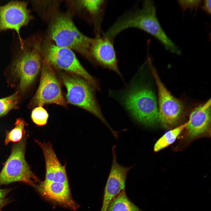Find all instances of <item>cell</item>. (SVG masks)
I'll list each match as a JSON object with an SVG mask.
<instances>
[{
    "instance_id": "6",
    "label": "cell",
    "mask_w": 211,
    "mask_h": 211,
    "mask_svg": "<svg viewBox=\"0 0 211 211\" xmlns=\"http://www.w3.org/2000/svg\"><path fill=\"white\" fill-rule=\"evenodd\" d=\"M28 136L25 131L22 139L13 145L11 154L0 172V186L21 182L33 187L40 182L25 159Z\"/></svg>"
},
{
    "instance_id": "1",
    "label": "cell",
    "mask_w": 211,
    "mask_h": 211,
    "mask_svg": "<svg viewBox=\"0 0 211 211\" xmlns=\"http://www.w3.org/2000/svg\"><path fill=\"white\" fill-rule=\"evenodd\" d=\"M130 28H138L146 32L158 40L167 50L178 55L181 54L178 47L161 27L153 1H144L141 9L127 13L120 17L104 33V35L113 40L122 31Z\"/></svg>"
},
{
    "instance_id": "9",
    "label": "cell",
    "mask_w": 211,
    "mask_h": 211,
    "mask_svg": "<svg viewBox=\"0 0 211 211\" xmlns=\"http://www.w3.org/2000/svg\"><path fill=\"white\" fill-rule=\"evenodd\" d=\"M148 63L158 89L159 121L164 127H170L176 124L180 118L183 110V104L172 95L162 82L151 59L148 60Z\"/></svg>"
},
{
    "instance_id": "17",
    "label": "cell",
    "mask_w": 211,
    "mask_h": 211,
    "mask_svg": "<svg viewBox=\"0 0 211 211\" xmlns=\"http://www.w3.org/2000/svg\"><path fill=\"white\" fill-rule=\"evenodd\" d=\"M107 211H142L129 199L124 190L112 200Z\"/></svg>"
},
{
    "instance_id": "18",
    "label": "cell",
    "mask_w": 211,
    "mask_h": 211,
    "mask_svg": "<svg viewBox=\"0 0 211 211\" xmlns=\"http://www.w3.org/2000/svg\"><path fill=\"white\" fill-rule=\"evenodd\" d=\"M187 122L172 130L166 132L155 143L154 152H158L173 143L182 131L186 128Z\"/></svg>"
},
{
    "instance_id": "4",
    "label": "cell",
    "mask_w": 211,
    "mask_h": 211,
    "mask_svg": "<svg viewBox=\"0 0 211 211\" xmlns=\"http://www.w3.org/2000/svg\"><path fill=\"white\" fill-rule=\"evenodd\" d=\"M123 96L125 106L138 123L152 127L159 121L156 98L152 90L147 86L135 84Z\"/></svg>"
},
{
    "instance_id": "15",
    "label": "cell",
    "mask_w": 211,
    "mask_h": 211,
    "mask_svg": "<svg viewBox=\"0 0 211 211\" xmlns=\"http://www.w3.org/2000/svg\"><path fill=\"white\" fill-rule=\"evenodd\" d=\"M211 121V99L195 108L191 112L186 128L190 137H194L208 129Z\"/></svg>"
},
{
    "instance_id": "21",
    "label": "cell",
    "mask_w": 211,
    "mask_h": 211,
    "mask_svg": "<svg viewBox=\"0 0 211 211\" xmlns=\"http://www.w3.org/2000/svg\"><path fill=\"white\" fill-rule=\"evenodd\" d=\"M49 114L47 111L42 106H38L32 111L31 118L33 122L38 126L46 125L47 122Z\"/></svg>"
},
{
    "instance_id": "22",
    "label": "cell",
    "mask_w": 211,
    "mask_h": 211,
    "mask_svg": "<svg viewBox=\"0 0 211 211\" xmlns=\"http://www.w3.org/2000/svg\"><path fill=\"white\" fill-rule=\"evenodd\" d=\"M181 8L184 11L189 9L192 11L196 10L202 4L201 0H178Z\"/></svg>"
},
{
    "instance_id": "24",
    "label": "cell",
    "mask_w": 211,
    "mask_h": 211,
    "mask_svg": "<svg viewBox=\"0 0 211 211\" xmlns=\"http://www.w3.org/2000/svg\"><path fill=\"white\" fill-rule=\"evenodd\" d=\"M202 3V8L203 11L207 14L211 13V0H205Z\"/></svg>"
},
{
    "instance_id": "14",
    "label": "cell",
    "mask_w": 211,
    "mask_h": 211,
    "mask_svg": "<svg viewBox=\"0 0 211 211\" xmlns=\"http://www.w3.org/2000/svg\"><path fill=\"white\" fill-rule=\"evenodd\" d=\"M35 141L43 152L45 163V182H54L69 184L65 165H62L57 158L52 144Z\"/></svg>"
},
{
    "instance_id": "8",
    "label": "cell",
    "mask_w": 211,
    "mask_h": 211,
    "mask_svg": "<svg viewBox=\"0 0 211 211\" xmlns=\"http://www.w3.org/2000/svg\"><path fill=\"white\" fill-rule=\"evenodd\" d=\"M52 67L46 59H43L39 85L32 101L34 106H42L53 103L66 106L60 84Z\"/></svg>"
},
{
    "instance_id": "20",
    "label": "cell",
    "mask_w": 211,
    "mask_h": 211,
    "mask_svg": "<svg viewBox=\"0 0 211 211\" xmlns=\"http://www.w3.org/2000/svg\"><path fill=\"white\" fill-rule=\"evenodd\" d=\"M18 95V92H17L8 96L0 99V117L5 115L16 107Z\"/></svg>"
},
{
    "instance_id": "7",
    "label": "cell",
    "mask_w": 211,
    "mask_h": 211,
    "mask_svg": "<svg viewBox=\"0 0 211 211\" xmlns=\"http://www.w3.org/2000/svg\"><path fill=\"white\" fill-rule=\"evenodd\" d=\"M42 51L43 57L52 67L80 76L96 89L100 90L98 80L84 68L72 50L48 42L42 44Z\"/></svg>"
},
{
    "instance_id": "19",
    "label": "cell",
    "mask_w": 211,
    "mask_h": 211,
    "mask_svg": "<svg viewBox=\"0 0 211 211\" xmlns=\"http://www.w3.org/2000/svg\"><path fill=\"white\" fill-rule=\"evenodd\" d=\"M26 122L22 118L16 119L15 127L11 130L6 131L5 144L7 145L10 142H16L20 141L22 139L24 132V128Z\"/></svg>"
},
{
    "instance_id": "23",
    "label": "cell",
    "mask_w": 211,
    "mask_h": 211,
    "mask_svg": "<svg viewBox=\"0 0 211 211\" xmlns=\"http://www.w3.org/2000/svg\"><path fill=\"white\" fill-rule=\"evenodd\" d=\"M12 190L11 188H0V211L4 207L11 202L12 200L6 196Z\"/></svg>"
},
{
    "instance_id": "11",
    "label": "cell",
    "mask_w": 211,
    "mask_h": 211,
    "mask_svg": "<svg viewBox=\"0 0 211 211\" xmlns=\"http://www.w3.org/2000/svg\"><path fill=\"white\" fill-rule=\"evenodd\" d=\"M116 145L112 147L113 160L111 167L104 189L103 202L100 211H107L112 200L122 190H125L126 177L130 170L135 165L125 167L117 160Z\"/></svg>"
},
{
    "instance_id": "13",
    "label": "cell",
    "mask_w": 211,
    "mask_h": 211,
    "mask_svg": "<svg viewBox=\"0 0 211 211\" xmlns=\"http://www.w3.org/2000/svg\"><path fill=\"white\" fill-rule=\"evenodd\" d=\"M33 187L42 197L54 203L74 210L78 207L72 198L69 184L43 181Z\"/></svg>"
},
{
    "instance_id": "25",
    "label": "cell",
    "mask_w": 211,
    "mask_h": 211,
    "mask_svg": "<svg viewBox=\"0 0 211 211\" xmlns=\"http://www.w3.org/2000/svg\"></svg>"
},
{
    "instance_id": "5",
    "label": "cell",
    "mask_w": 211,
    "mask_h": 211,
    "mask_svg": "<svg viewBox=\"0 0 211 211\" xmlns=\"http://www.w3.org/2000/svg\"><path fill=\"white\" fill-rule=\"evenodd\" d=\"M62 80L65 86L67 102L91 113L99 118L109 128L114 137L118 135L103 116L95 98L92 86L85 79L76 76L62 73Z\"/></svg>"
},
{
    "instance_id": "16",
    "label": "cell",
    "mask_w": 211,
    "mask_h": 211,
    "mask_svg": "<svg viewBox=\"0 0 211 211\" xmlns=\"http://www.w3.org/2000/svg\"><path fill=\"white\" fill-rule=\"evenodd\" d=\"M79 1L88 14L96 36L103 35L104 33L101 25L107 4V1L84 0Z\"/></svg>"
},
{
    "instance_id": "10",
    "label": "cell",
    "mask_w": 211,
    "mask_h": 211,
    "mask_svg": "<svg viewBox=\"0 0 211 211\" xmlns=\"http://www.w3.org/2000/svg\"><path fill=\"white\" fill-rule=\"evenodd\" d=\"M28 4L25 1H13L0 6V31L8 29L15 31L21 46L23 40L20 35V29L27 26L33 18Z\"/></svg>"
},
{
    "instance_id": "3",
    "label": "cell",
    "mask_w": 211,
    "mask_h": 211,
    "mask_svg": "<svg viewBox=\"0 0 211 211\" xmlns=\"http://www.w3.org/2000/svg\"><path fill=\"white\" fill-rule=\"evenodd\" d=\"M49 33L56 46L75 51L91 60L90 51L93 38L80 32L68 15L56 16L51 23Z\"/></svg>"
},
{
    "instance_id": "2",
    "label": "cell",
    "mask_w": 211,
    "mask_h": 211,
    "mask_svg": "<svg viewBox=\"0 0 211 211\" xmlns=\"http://www.w3.org/2000/svg\"><path fill=\"white\" fill-rule=\"evenodd\" d=\"M35 35L23 40L12 67V73L18 80L21 91L33 83L41 68L43 56L42 40Z\"/></svg>"
},
{
    "instance_id": "12",
    "label": "cell",
    "mask_w": 211,
    "mask_h": 211,
    "mask_svg": "<svg viewBox=\"0 0 211 211\" xmlns=\"http://www.w3.org/2000/svg\"><path fill=\"white\" fill-rule=\"evenodd\" d=\"M91 60L103 67L113 71L122 78L113 41L103 35L93 38L91 48Z\"/></svg>"
}]
</instances>
